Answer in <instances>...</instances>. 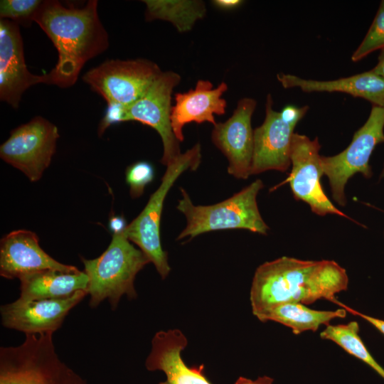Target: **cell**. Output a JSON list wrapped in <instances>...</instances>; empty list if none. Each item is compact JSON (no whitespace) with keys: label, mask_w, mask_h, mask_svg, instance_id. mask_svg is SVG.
Returning a JSON list of instances; mask_svg holds the SVG:
<instances>
[{"label":"cell","mask_w":384,"mask_h":384,"mask_svg":"<svg viewBox=\"0 0 384 384\" xmlns=\"http://www.w3.org/2000/svg\"><path fill=\"white\" fill-rule=\"evenodd\" d=\"M188 341L179 329L158 331L152 338L151 349L145 361L148 370H161L166 380L159 384H212L204 374V365L188 367L181 351Z\"/></svg>","instance_id":"obj_17"},{"label":"cell","mask_w":384,"mask_h":384,"mask_svg":"<svg viewBox=\"0 0 384 384\" xmlns=\"http://www.w3.org/2000/svg\"><path fill=\"white\" fill-rule=\"evenodd\" d=\"M97 0L82 8L65 6L56 0L43 1L33 17L58 52L54 68L43 74V83L68 88L85 64L105 52L109 38L97 11Z\"/></svg>","instance_id":"obj_1"},{"label":"cell","mask_w":384,"mask_h":384,"mask_svg":"<svg viewBox=\"0 0 384 384\" xmlns=\"http://www.w3.org/2000/svg\"><path fill=\"white\" fill-rule=\"evenodd\" d=\"M55 270L78 272L76 267L60 263L40 246L38 235L30 230H13L0 241V274L6 279L18 278L34 272Z\"/></svg>","instance_id":"obj_16"},{"label":"cell","mask_w":384,"mask_h":384,"mask_svg":"<svg viewBox=\"0 0 384 384\" xmlns=\"http://www.w3.org/2000/svg\"><path fill=\"white\" fill-rule=\"evenodd\" d=\"M384 49V0L380 1L375 18L363 41L351 56L358 62L376 50Z\"/></svg>","instance_id":"obj_24"},{"label":"cell","mask_w":384,"mask_h":384,"mask_svg":"<svg viewBox=\"0 0 384 384\" xmlns=\"http://www.w3.org/2000/svg\"><path fill=\"white\" fill-rule=\"evenodd\" d=\"M277 78L284 88H299L305 92H343L384 107V78L373 70L333 80L304 79L282 73Z\"/></svg>","instance_id":"obj_19"},{"label":"cell","mask_w":384,"mask_h":384,"mask_svg":"<svg viewBox=\"0 0 384 384\" xmlns=\"http://www.w3.org/2000/svg\"><path fill=\"white\" fill-rule=\"evenodd\" d=\"M127 225L122 215H112L108 221V228L112 235L122 233Z\"/></svg>","instance_id":"obj_29"},{"label":"cell","mask_w":384,"mask_h":384,"mask_svg":"<svg viewBox=\"0 0 384 384\" xmlns=\"http://www.w3.org/2000/svg\"><path fill=\"white\" fill-rule=\"evenodd\" d=\"M84 272L88 277L89 305L96 308L107 299L114 310L123 295L133 299L137 296L134 288L137 274L150 262L144 253L136 248L124 232L112 235L105 251L98 257L82 258Z\"/></svg>","instance_id":"obj_3"},{"label":"cell","mask_w":384,"mask_h":384,"mask_svg":"<svg viewBox=\"0 0 384 384\" xmlns=\"http://www.w3.org/2000/svg\"><path fill=\"white\" fill-rule=\"evenodd\" d=\"M318 137L311 139L306 135L294 133L291 149V172L284 181L270 191L289 183L294 198L307 203L314 214L320 216L337 215L351 220L331 203L321 186L320 178L324 173Z\"/></svg>","instance_id":"obj_11"},{"label":"cell","mask_w":384,"mask_h":384,"mask_svg":"<svg viewBox=\"0 0 384 384\" xmlns=\"http://www.w3.org/2000/svg\"><path fill=\"white\" fill-rule=\"evenodd\" d=\"M264 187L260 179H256L229 198L210 206H196L187 192L181 188L182 198L177 209L186 218V225L177 238L190 239L214 230L246 229L252 233L267 235L268 225L258 209L257 196Z\"/></svg>","instance_id":"obj_5"},{"label":"cell","mask_w":384,"mask_h":384,"mask_svg":"<svg viewBox=\"0 0 384 384\" xmlns=\"http://www.w3.org/2000/svg\"><path fill=\"white\" fill-rule=\"evenodd\" d=\"M309 110L307 105L285 106L280 112L273 109L268 94L263 123L254 129V151L250 175L270 170L285 172L291 166L294 129Z\"/></svg>","instance_id":"obj_8"},{"label":"cell","mask_w":384,"mask_h":384,"mask_svg":"<svg viewBox=\"0 0 384 384\" xmlns=\"http://www.w3.org/2000/svg\"><path fill=\"white\" fill-rule=\"evenodd\" d=\"M347 311L343 308L333 310H315L296 302L281 304L257 313L261 321H275L291 329L298 335L304 331H316L321 326L329 325L335 319H344Z\"/></svg>","instance_id":"obj_21"},{"label":"cell","mask_w":384,"mask_h":384,"mask_svg":"<svg viewBox=\"0 0 384 384\" xmlns=\"http://www.w3.org/2000/svg\"><path fill=\"white\" fill-rule=\"evenodd\" d=\"M227 90L225 82L214 88L210 81L199 80L194 89L175 95L171 122L179 142L183 141V128L188 123L209 122L215 125V115H222L226 112L227 102L222 96Z\"/></svg>","instance_id":"obj_18"},{"label":"cell","mask_w":384,"mask_h":384,"mask_svg":"<svg viewBox=\"0 0 384 384\" xmlns=\"http://www.w3.org/2000/svg\"><path fill=\"white\" fill-rule=\"evenodd\" d=\"M52 332L26 334L17 346L0 348V384H87L58 357Z\"/></svg>","instance_id":"obj_4"},{"label":"cell","mask_w":384,"mask_h":384,"mask_svg":"<svg viewBox=\"0 0 384 384\" xmlns=\"http://www.w3.org/2000/svg\"><path fill=\"white\" fill-rule=\"evenodd\" d=\"M41 0H1L0 18L27 26L41 5Z\"/></svg>","instance_id":"obj_25"},{"label":"cell","mask_w":384,"mask_h":384,"mask_svg":"<svg viewBox=\"0 0 384 384\" xmlns=\"http://www.w3.org/2000/svg\"><path fill=\"white\" fill-rule=\"evenodd\" d=\"M43 75L27 68L19 25L0 20V100L16 109L30 87L43 83Z\"/></svg>","instance_id":"obj_15"},{"label":"cell","mask_w":384,"mask_h":384,"mask_svg":"<svg viewBox=\"0 0 384 384\" xmlns=\"http://www.w3.org/2000/svg\"><path fill=\"white\" fill-rule=\"evenodd\" d=\"M243 3L241 0H215L212 4L218 9L231 11L237 9Z\"/></svg>","instance_id":"obj_30"},{"label":"cell","mask_w":384,"mask_h":384,"mask_svg":"<svg viewBox=\"0 0 384 384\" xmlns=\"http://www.w3.org/2000/svg\"><path fill=\"white\" fill-rule=\"evenodd\" d=\"M256 105L252 98L240 99L232 116L217 122L211 134L212 142L228 160V172L238 179L250 176L254 151L251 119Z\"/></svg>","instance_id":"obj_13"},{"label":"cell","mask_w":384,"mask_h":384,"mask_svg":"<svg viewBox=\"0 0 384 384\" xmlns=\"http://www.w3.org/2000/svg\"><path fill=\"white\" fill-rule=\"evenodd\" d=\"M127 106L119 103L107 104L105 114L100 122L98 135L102 136L110 126L127 122Z\"/></svg>","instance_id":"obj_27"},{"label":"cell","mask_w":384,"mask_h":384,"mask_svg":"<svg viewBox=\"0 0 384 384\" xmlns=\"http://www.w3.org/2000/svg\"><path fill=\"white\" fill-rule=\"evenodd\" d=\"M181 76L172 70L162 71L146 92L137 101L127 106V122L137 121L154 129L163 144L161 163L169 166L181 154L179 142L171 122V95Z\"/></svg>","instance_id":"obj_12"},{"label":"cell","mask_w":384,"mask_h":384,"mask_svg":"<svg viewBox=\"0 0 384 384\" xmlns=\"http://www.w3.org/2000/svg\"><path fill=\"white\" fill-rule=\"evenodd\" d=\"M381 142H384V107L373 105L366 122L354 133L346 149L334 156H321L324 175L328 177L332 198L338 205L346 204L345 186L350 178L357 173L366 178L372 176L370 158Z\"/></svg>","instance_id":"obj_7"},{"label":"cell","mask_w":384,"mask_h":384,"mask_svg":"<svg viewBox=\"0 0 384 384\" xmlns=\"http://www.w3.org/2000/svg\"><path fill=\"white\" fill-rule=\"evenodd\" d=\"M60 134L58 127L41 116L14 129L0 146V157L35 182L49 166Z\"/></svg>","instance_id":"obj_10"},{"label":"cell","mask_w":384,"mask_h":384,"mask_svg":"<svg viewBox=\"0 0 384 384\" xmlns=\"http://www.w3.org/2000/svg\"><path fill=\"white\" fill-rule=\"evenodd\" d=\"M125 177L131 197L137 198L143 194L146 186L153 181L154 168L150 162L139 161L127 168Z\"/></svg>","instance_id":"obj_26"},{"label":"cell","mask_w":384,"mask_h":384,"mask_svg":"<svg viewBox=\"0 0 384 384\" xmlns=\"http://www.w3.org/2000/svg\"><path fill=\"white\" fill-rule=\"evenodd\" d=\"M346 270L334 260H304L283 256L255 270L250 292L254 315L274 306L332 302L348 287Z\"/></svg>","instance_id":"obj_2"},{"label":"cell","mask_w":384,"mask_h":384,"mask_svg":"<svg viewBox=\"0 0 384 384\" xmlns=\"http://www.w3.org/2000/svg\"><path fill=\"white\" fill-rule=\"evenodd\" d=\"M162 73L147 59L107 60L91 68L82 80L107 104L128 106L139 100Z\"/></svg>","instance_id":"obj_9"},{"label":"cell","mask_w":384,"mask_h":384,"mask_svg":"<svg viewBox=\"0 0 384 384\" xmlns=\"http://www.w3.org/2000/svg\"><path fill=\"white\" fill-rule=\"evenodd\" d=\"M378 60V63L372 70L384 78V49L380 50Z\"/></svg>","instance_id":"obj_32"},{"label":"cell","mask_w":384,"mask_h":384,"mask_svg":"<svg viewBox=\"0 0 384 384\" xmlns=\"http://www.w3.org/2000/svg\"><path fill=\"white\" fill-rule=\"evenodd\" d=\"M273 379L269 376L263 375L256 380H251L245 377H240L234 384H272Z\"/></svg>","instance_id":"obj_31"},{"label":"cell","mask_w":384,"mask_h":384,"mask_svg":"<svg viewBox=\"0 0 384 384\" xmlns=\"http://www.w3.org/2000/svg\"><path fill=\"white\" fill-rule=\"evenodd\" d=\"M359 324L356 321L345 324H329L320 333V337L335 343L346 353L369 366L384 378V368L367 349L359 335Z\"/></svg>","instance_id":"obj_23"},{"label":"cell","mask_w":384,"mask_h":384,"mask_svg":"<svg viewBox=\"0 0 384 384\" xmlns=\"http://www.w3.org/2000/svg\"><path fill=\"white\" fill-rule=\"evenodd\" d=\"M18 279V299L26 302L68 297L78 291H87L89 283L84 271L65 272L47 270L24 275Z\"/></svg>","instance_id":"obj_20"},{"label":"cell","mask_w":384,"mask_h":384,"mask_svg":"<svg viewBox=\"0 0 384 384\" xmlns=\"http://www.w3.org/2000/svg\"><path fill=\"white\" fill-rule=\"evenodd\" d=\"M146 21L161 19L171 22L179 32L190 31L206 14L201 1L145 0Z\"/></svg>","instance_id":"obj_22"},{"label":"cell","mask_w":384,"mask_h":384,"mask_svg":"<svg viewBox=\"0 0 384 384\" xmlns=\"http://www.w3.org/2000/svg\"><path fill=\"white\" fill-rule=\"evenodd\" d=\"M80 290L70 297L31 301H16L1 306L4 326L26 334L54 333L69 311L87 295Z\"/></svg>","instance_id":"obj_14"},{"label":"cell","mask_w":384,"mask_h":384,"mask_svg":"<svg viewBox=\"0 0 384 384\" xmlns=\"http://www.w3.org/2000/svg\"><path fill=\"white\" fill-rule=\"evenodd\" d=\"M201 161V147L196 144L167 166L159 188L151 195L142 211L124 231L127 238L137 245L150 262L154 265L163 279L171 271L168 254L163 250L160 240V222L164 203L177 178L187 170H196Z\"/></svg>","instance_id":"obj_6"},{"label":"cell","mask_w":384,"mask_h":384,"mask_svg":"<svg viewBox=\"0 0 384 384\" xmlns=\"http://www.w3.org/2000/svg\"><path fill=\"white\" fill-rule=\"evenodd\" d=\"M332 302L343 308L344 309H346L347 312L353 315L360 316L363 319L366 320L367 322H368L373 326H374L378 331H380L382 334L384 335V320L379 319L378 318H375V317L364 314L360 311H358L346 306V304L341 303L337 299H335Z\"/></svg>","instance_id":"obj_28"}]
</instances>
